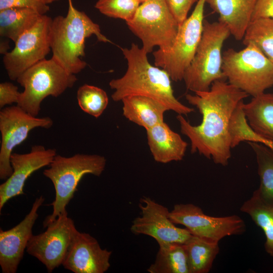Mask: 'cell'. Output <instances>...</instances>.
Returning a JSON list of instances; mask_svg holds the SVG:
<instances>
[{
	"label": "cell",
	"mask_w": 273,
	"mask_h": 273,
	"mask_svg": "<svg viewBox=\"0 0 273 273\" xmlns=\"http://www.w3.org/2000/svg\"><path fill=\"white\" fill-rule=\"evenodd\" d=\"M256 1L206 0V3L219 15L218 21L226 25L231 35L241 40L251 21Z\"/></svg>",
	"instance_id": "19"
},
{
	"label": "cell",
	"mask_w": 273,
	"mask_h": 273,
	"mask_svg": "<svg viewBox=\"0 0 273 273\" xmlns=\"http://www.w3.org/2000/svg\"><path fill=\"white\" fill-rule=\"evenodd\" d=\"M151 1V0H139L141 4L143 3L144 2H147V1Z\"/></svg>",
	"instance_id": "37"
},
{
	"label": "cell",
	"mask_w": 273,
	"mask_h": 273,
	"mask_svg": "<svg viewBox=\"0 0 273 273\" xmlns=\"http://www.w3.org/2000/svg\"><path fill=\"white\" fill-rule=\"evenodd\" d=\"M242 40L245 46H255L273 63V18L251 21Z\"/></svg>",
	"instance_id": "26"
},
{
	"label": "cell",
	"mask_w": 273,
	"mask_h": 273,
	"mask_svg": "<svg viewBox=\"0 0 273 273\" xmlns=\"http://www.w3.org/2000/svg\"><path fill=\"white\" fill-rule=\"evenodd\" d=\"M266 18H273V0H256L251 21Z\"/></svg>",
	"instance_id": "33"
},
{
	"label": "cell",
	"mask_w": 273,
	"mask_h": 273,
	"mask_svg": "<svg viewBox=\"0 0 273 273\" xmlns=\"http://www.w3.org/2000/svg\"><path fill=\"white\" fill-rule=\"evenodd\" d=\"M243 109L248 123L261 137L273 142V94L262 93L252 98Z\"/></svg>",
	"instance_id": "22"
},
{
	"label": "cell",
	"mask_w": 273,
	"mask_h": 273,
	"mask_svg": "<svg viewBox=\"0 0 273 273\" xmlns=\"http://www.w3.org/2000/svg\"><path fill=\"white\" fill-rule=\"evenodd\" d=\"M95 35L98 41H111L103 35L100 26L84 12L76 9L68 0L66 16L52 19L50 30L52 57L68 72L76 74L85 68L86 63L81 58L85 55L86 38Z\"/></svg>",
	"instance_id": "3"
},
{
	"label": "cell",
	"mask_w": 273,
	"mask_h": 273,
	"mask_svg": "<svg viewBox=\"0 0 273 273\" xmlns=\"http://www.w3.org/2000/svg\"><path fill=\"white\" fill-rule=\"evenodd\" d=\"M222 54V71L229 83L253 97L273 86V63L255 46Z\"/></svg>",
	"instance_id": "7"
},
{
	"label": "cell",
	"mask_w": 273,
	"mask_h": 273,
	"mask_svg": "<svg viewBox=\"0 0 273 273\" xmlns=\"http://www.w3.org/2000/svg\"><path fill=\"white\" fill-rule=\"evenodd\" d=\"M112 253L89 234L77 230L62 265L74 273H104L110 267Z\"/></svg>",
	"instance_id": "16"
},
{
	"label": "cell",
	"mask_w": 273,
	"mask_h": 273,
	"mask_svg": "<svg viewBox=\"0 0 273 273\" xmlns=\"http://www.w3.org/2000/svg\"><path fill=\"white\" fill-rule=\"evenodd\" d=\"M169 217L174 224L185 226L192 235L218 242L225 237L242 235L246 230L244 220L237 215L209 216L192 203L174 205Z\"/></svg>",
	"instance_id": "10"
},
{
	"label": "cell",
	"mask_w": 273,
	"mask_h": 273,
	"mask_svg": "<svg viewBox=\"0 0 273 273\" xmlns=\"http://www.w3.org/2000/svg\"><path fill=\"white\" fill-rule=\"evenodd\" d=\"M77 100L83 111L96 118L101 116L109 103L108 95L104 90L87 84L78 88Z\"/></svg>",
	"instance_id": "28"
},
{
	"label": "cell",
	"mask_w": 273,
	"mask_h": 273,
	"mask_svg": "<svg viewBox=\"0 0 273 273\" xmlns=\"http://www.w3.org/2000/svg\"><path fill=\"white\" fill-rule=\"evenodd\" d=\"M126 23L130 30L143 43L147 53L155 47L169 50L177 36L179 24L165 0H151L141 4L134 17Z\"/></svg>",
	"instance_id": "8"
},
{
	"label": "cell",
	"mask_w": 273,
	"mask_h": 273,
	"mask_svg": "<svg viewBox=\"0 0 273 273\" xmlns=\"http://www.w3.org/2000/svg\"><path fill=\"white\" fill-rule=\"evenodd\" d=\"M10 48L9 44V41L6 40L1 41L0 44V52L1 54L5 55L9 51L8 50Z\"/></svg>",
	"instance_id": "34"
},
{
	"label": "cell",
	"mask_w": 273,
	"mask_h": 273,
	"mask_svg": "<svg viewBox=\"0 0 273 273\" xmlns=\"http://www.w3.org/2000/svg\"><path fill=\"white\" fill-rule=\"evenodd\" d=\"M52 18L41 15L35 24L14 42L13 49L3 59L11 80L17 78L26 70L46 59L51 51L50 30Z\"/></svg>",
	"instance_id": "11"
},
{
	"label": "cell",
	"mask_w": 273,
	"mask_h": 273,
	"mask_svg": "<svg viewBox=\"0 0 273 273\" xmlns=\"http://www.w3.org/2000/svg\"><path fill=\"white\" fill-rule=\"evenodd\" d=\"M53 124L49 117H38L18 106L3 108L0 111V179L6 180L13 172L10 158L13 149L23 143L32 129L50 128Z\"/></svg>",
	"instance_id": "12"
},
{
	"label": "cell",
	"mask_w": 273,
	"mask_h": 273,
	"mask_svg": "<svg viewBox=\"0 0 273 273\" xmlns=\"http://www.w3.org/2000/svg\"><path fill=\"white\" fill-rule=\"evenodd\" d=\"M230 35L223 23L204 20L201 40L184 75L183 80L188 90L195 93L207 92L214 81L225 79L222 71L221 50Z\"/></svg>",
	"instance_id": "5"
},
{
	"label": "cell",
	"mask_w": 273,
	"mask_h": 273,
	"mask_svg": "<svg viewBox=\"0 0 273 273\" xmlns=\"http://www.w3.org/2000/svg\"><path fill=\"white\" fill-rule=\"evenodd\" d=\"M159 246L155 260L148 268V272L190 273L184 244L171 243Z\"/></svg>",
	"instance_id": "25"
},
{
	"label": "cell",
	"mask_w": 273,
	"mask_h": 273,
	"mask_svg": "<svg viewBox=\"0 0 273 273\" xmlns=\"http://www.w3.org/2000/svg\"><path fill=\"white\" fill-rule=\"evenodd\" d=\"M140 5L139 0H98L95 7L107 17L126 22L134 17Z\"/></svg>",
	"instance_id": "29"
},
{
	"label": "cell",
	"mask_w": 273,
	"mask_h": 273,
	"mask_svg": "<svg viewBox=\"0 0 273 273\" xmlns=\"http://www.w3.org/2000/svg\"><path fill=\"white\" fill-rule=\"evenodd\" d=\"M54 149H46L34 145L27 153H13L10 162L13 172L0 185V211L10 199L24 194L23 189L27 178L35 171L49 165L56 156Z\"/></svg>",
	"instance_id": "15"
},
{
	"label": "cell",
	"mask_w": 273,
	"mask_h": 273,
	"mask_svg": "<svg viewBox=\"0 0 273 273\" xmlns=\"http://www.w3.org/2000/svg\"><path fill=\"white\" fill-rule=\"evenodd\" d=\"M47 228L44 232L32 236L26 250L52 272L62 264L77 229L68 213L60 215Z\"/></svg>",
	"instance_id": "13"
},
{
	"label": "cell",
	"mask_w": 273,
	"mask_h": 273,
	"mask_svg": "<svg viewBox=\"0 0 273 273\" xmlns=\"http://www.w3.org/2000/svg\"><path fill=\"white\" fill-rule=\"evenodd\" d=\"M254 151L260 185L257 189L264 197L273 200V149L259 143L248 142Z\"/></svg>",
	"instance_id": "27"
},
{
	"label": "cell",
	"mask_w": 273,
	"mask_h": 273,
	"mask_svg": "<svg viewBox=\"0 0 273 273\" xmlns=\"http://www.w3.org/2000/svg\"><path fill=\"white\" fill-rule=\"evenodd\" d=\"M77 78L68 72L54 58L44 59L24 72L17 81L24 88L17 104L33 116L37 117L43 100L58 97L71 88Z\"/></svg>",
	"instance_id": "6"
},
{
	"label": "cell",
	"mask_w": 273,
	"mask_h": 273,
	"mask_svg": "<svg viewBox=\"0 0 273 273\" xmlns=\"http://www.w3.org/2000/svg\"><path fill=\"white\" fill-rule=\"evenodd\" d=\"M58 1L59 0H42V1L47 5Z\"/></svg>",
	"instance_id": "36"
},
{
	"label": "cell",
	"mask_w": 273,
	"mask_h": 273,
	"mask_svg": "<svg viewBox=\"0 0 273 273\" xmlns=\"http://www.w3.org/2000/svg\"><path fill=\"white\" fill-rule=\"evenodd\" d=\"M206 0H198L191 15L180 25L174 42L167 51H154V65L165 70L172 80H183L201 40Z\"/></svg>",
	"instance_id": "9"
},
{
	"label": "cell",
	"mask_w": 273,
	"mask_h": 273,
	"mask_svg": "<svg viewBox=\"0 0 273 273\" xmlns=\"http://www.w3.org/2000/svg\"><path fill=\"white\" fill-rule=\"evenodd\" d=\"M21 92L18 87L9 82L0 83V108L3 109L7 105L17 104Z\"/></svg>",
	"instance_id": "32"
},
{
	"label": "cell",
	"mask_w": 273,
	"mask_h": 273,
	"mask_svg": "<svg viewBox=\"0 0 273 273\" xmlns=\"http://www.w3.org/2000/svg\"><path fill=\"white\" fill-rule=\"evenodd\" d=\"M121 102L123 116L146 130L164 121V114L169 111L161 102L144 96H129Z\"/></svg>",
	"instance_id": "20"
},
{
	"label": "cell",
	"mask_w": 273,
	"mask_h": 273,
	"mask_svg": "<svg viewBox=\"0 0 273 273\" xmlns=\"http://www.w3.org/2000/svg\"><path fill=\"white\" fill-rule=\"evenodd\" d=\"M44 201L37 198L29 212L12 229L0 230V265L3 273H15L23 258L28 243L33 235L32 228L38 216V211Z\"/></svg>",
	"instance_id": "17"
},
{
	"label": "cell",
	"mask_w": 273,
	"mask_h": 273,
	"mask_svg": "<svg viewBox=\"0 0 273 273\" xmlns=\"http://www.w3.org/2000/svg\"><path fill=\"white\" fill-rule=\"evenodd\" d=\"M121 50L127 68L122 77L109 82L110 88L114 90L111 95L114 101H121L129 96H144L161 102L177 114L187 115L194 111L175 98L170 76L163 69L150 63L148 54L142 48L132 43L129 48Z\"/></svg>",
	"instance_id": "2"
},
{
	"label": "cell",
	"mask_w": 273,
	"mask_h": 273,
	"mask_svg": "<svg viewBox=\"0 0 273 273\" xmlns=\"http://www.w3.org/2000/svg\"><path fill=\"white\" fill-rule=\"evenodd\" d=\"M14 8L32 9L41 15L46 14L50 10L48 5L42 0H0V11Z\"/></svg>",
	"instance_id": "30"
},
{
	"label": "cell",
	"mask_w": 273,
	"mask_h": 273,
	"mask_svg": "<svg viewBox=\"0 0 273 273\" xmlns=\"http://www.w3.org/2000/svg\"><path fill=\"white\" fill-rule=\"evenodd\" d=\"M106 159L97 154H76L65 157L56 155L43 175L50 179L55 190V198L51 204L52 213L43 221V227L60 215L67 213L66 207L73 198L83 176L90 174L100 176L105 170Z\"/></svg>",
	"instance_id": "4"
},
{
	"label": "cell",
	"mask_w": 273,
	"mask_h": 273,
	"mask_svg": "<svg viewBox=\"0 0 273 273\" xmlns=\"http://www.w3.org/2000/svg\"><path fill=\"white\" fill-rule=\"evenodd\" d=\"M173 15L180 25L187 18L192 6L198 0H165Z\"/></svg>",
	"instance_id": "31"
},
{
	"label": "cell",
	"mask_w": 273,
	"mask_h": 273,
	"mask_svg": "<svg viewBox=\"0 0 273 273\" xmlns=\"http://www.w3.org/2000/svg\"><path fill=\"white\" fill-rule=\"evenodd\" d=\"M190 273H207L219 252L218 242L192 235L184 244Z\"/></svg>",
	"instance_id": "23"
},
{
	"label": "cell",
	"mask_w": 273,
	"mask_h": 273,
	"mask_svg": "<svg viewBox=\"0 0 273 273\" xmlns=\"http://www.w3.org/2000/svg\"><path fill=\"white\" fill-rule=\"evenodd\" d=\"M240 211L251 217L265 236L264 249L273 257V200L263 196L258 189L245 201Z\"/></svg>",
	"instance_id": "21"
},
{
	"label": "cell",
	"mask_w": 273,
	"mask_h": 273,
	"mask_svg": "<svg viewBox=\"0 0 273 273\" xmlns=\"http://www.w3.org/2000/svg\"><path fill=\"white\" fill-rule=\"evenodd\" d=\"M37 11L26 8H9L0 11V35L15 42L33 27L41 16Z\"/></svg>",
	"instance_id": "24"
},
{
	"label": "cell",
	"mask_w": 273,
	"mask_h": 273,
	"mask_svg": "<svg viewBox=\"0 0 273 273\" xmlns=\"http://www.w3.org/2000/svg\"><path fill=\"white\" fill-rule=\"evenodd\" d=\"M261 144H262L269 148L273 149V142L263 139Z\"/></svg>",
	"instance_id": "35"
},
{
	"label": "cell",
	"mask_w": 273,
	"mask_h": 273,
	"mask_svg": "<svg viewBox=\"0 0 273 273\" xmlns=\"http://www.w3.org/2000/svg\"><path fill=\"white\" fill-rule=\"evenodd\" d=\"M148 145L154 160L161 163L183 159L188 143L164 121L146 130Z\"/></svg>",
	"instance_id": "18"
},
{
	"label": "cell",
	"mask_w": 273,
	"mask_h": 273,
	"mask_svg": "<svg viewBox=\"0 0 273 273\" xmlns=\"http://www.w3.org/2000/svg\"><path fill=\"white\" fill-rule=\"evenodd\" d=\"M249 96L224 80L214 81L207 92L187 94L188 102L202 115L201 123L192 125L178 114L181 133L191 142L192 153L198 152L214 163L226 166L231 157L230 125L234 111L242 101Z\"/></svg>",
	"instance_id": "1"
},
{
	"label": "cell",
	"mask_w": 273,
	"mask_h": 273,
	"mask_svg": "<svg viewBox=\"0 0 273 273\" xmlns=\"http://www.w3.org/2000/svg\"><path fill=\"white\" fill-rule=\"evenodd\" d=\"M139 206L141 215L132 221L130 231L133 234L150 236L159 245L171 243L185 244L192 236L186 228L177 227L172 222L167 207L150 197L141 198Z\"/></svg>",
	"instance_id": "14"
}]
</instances>
